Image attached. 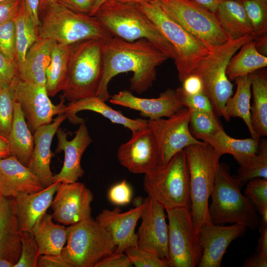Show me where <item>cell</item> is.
<instances>
[{
	"label": "cell",
	"mask_w": 267,
	"mask_h": 267,
	"mask_svg": "<svg viewBox=\"0 0 267 267\" xmlns=\"http://www.w3.org/2000/svg\"><path fill=\"white\" fill-rule=\"evenodd\" d=\"M51 214L46 213L33 228L40 255H60L67 239L68 229L55 223Z\"/></svg>",
	"instance_id": "cell-29"
},
{
	"label": "cell",
	"mask_w": 267,
	"mask_h": 267,
	"mask_svg": "<svg viewBox=\"0 0 267 267\" xmlns=\"http://www.w3.org/2000/svg\"><path fill=\"white\" fill-rule=\"evenodd\" d=\"M16 75L15 66L0 52V82L9 84Z\"/></svg>",
	"instance_id": "cell-50"
},
{
	"label": "cell",
	"mask_w": 267,
	"mask_h": 267,
	"mask_svg": "<svg viewBox=\"0 0 267 267\" xmlns=\"http://www.w3.org/2000/svg\"><path fill=\"white\" fill-rule=\"evenodd\" d=\"M262 69L250 74L253 98L251 121L255 138L258 139L267 135V75Z\"/></svg>",
	"instance_id": "cell-32"
},
{
	"label": "cell",
	"mask_w": 267,
	"mask_h": 267,
	"mask_svg": "<svg viewBox=\"0 0 267 267\" xmlns=\"http://www.w3.org/2000/svg\"><path fill=\"white\" fill-rule=\"evenodd\" d=\"M92 0H59L58 2L78 12L89 14Z\"/></svg>",
	"instance_id": "cell-52"
},
{
	"label": "cell",
	"mask_w": 267,
	"mask_h": 267,
	"mask_svg": "<svg viewBox=\"0 0 267 267\" xmlns=\"http://www.w3.org/2000/svg\"><path fill=\"white\" fill-rule=\"evenodd\" d=\"M117 159L133 174H145L159 165V153L154 137L148 128L132 132V136L119 147Z\"/></svg>",
	"instance_id": "cell-17"
},
{
	"label": "cell",
	"mask_w": 267,
	"mask_h": 267,
	"mask_svg": "<svg viewBox=\"0 0 267 267\" xmlns=\"http://www.w3.org/2000/svg\"><path fill=\"white\" fill-rule=\"evenodd\" d=\"M21 243L20 257L14 267H37L40 253L32 232L28 230L21 231Z\"/></svg>",
	"instance_id": "cell-42"
},
{
	"label": "cell",
	"mask_w": 267,
	"mask_h": 267,
	"mask_svg": "<svg viewBox=\"0 0 267 267\" xmlns=\"http://www.w3.org/2000/svg\"><path fill=\"white\" fill-rule=\"evenodd\" d=\"M236 176L229 166L219 163L216 170L214 187L209 205L211 222L214 224L240 223L254 230L259 227L261 218L248 198L241 192Z\"/></svg>",
	"instance_id": "cell-3"
},
{
	"label": "cell",
	"mask_w": 267,
	"mask_h": 267,
	"mask_svg": "<svg viewBox=\"0 0 267 267\" xmlns=\"http://www.w3.org/2000/svg\"><path fill=\"white\" fill-rule=\"evenodd\" d=\"M215 13L230 40L252 35L249 20L240 0H222Z\"/></svg>",
	"instance_id": "cell-31"
},
{
	"label": "cell",
	"mask_w": 267,
	"mask_h": 267,
	"mask_svg": "<svg viewBox=\"0 0 267 267\" xmlns=\"http://www.w3.org/2000/svg\"><path fill=\"white\" fill-rule=\"evenodd\" d=\"M143 207V203L124 213L121 212L119 207L112 210L106 209L96 217V222L108 233L116 246L114 253H123L129 247L137 246L135 229Z\"/></svg>",
	"instance_id": "cell-20"
},
{
	"label": "cell",
	"mask_w": 267,
	"mask_h": 267,
	"mask_svg": "<svg viewBox=\"0 0 267 267\" xmlns=\"http://www.w3.org/2000/svg\"><path fill=\"white\" fill-rule=\"evenodd\" d=\"M190 175L191 211L196 235L204 225L212 223L209 199L213 191L217 168L222 156L205 141L184 149Z\"/></svg>",
	"instance_id": "cell-4"
},
{
	"label": "cell",
	"mask_w": 267,
	"mask_h": 267,
	"mask_svg": "<svg viewBox=\"0 0 267 267\" xmlns=\"http://www.w3.org/2000/svg\"><path fill=\"white\" fill-rule=\"evenodd\" d=\"M222 129L216 114L190 110L189 129L196 139L213 134Z\"/></svg>",
	"instance_id": "cell-39"
},
{
	"label": "cell",
	"mask_w": 267,
	"mask_h": 267,
	"mask_svg": "<svg viewBox=\"0 0 267 267\" xmlns=\"http://www.w3.org/2000/svg\"><path fill=\"white\" fill-rule=\"evenodd\" d=\"M199 139L208 143L222 155H231L239 165L257 153L260 140L252 137L236 139L229 136L223 129L213 134L201 136Z\"/></svg>",
	"instance_id": "cell-30"
},
{
	"label": "cell",
	"mask_w": 267,
	"mask_h": 267,
	"mask_svg": "<svg viewBox=\"0 0 267 267\" xmlns=\"http://www.w3.org/2000/svg\"><path fill=\"white\" fill-rule=\"evenodd\" d=\"M21 0L0 2V25L14 18Z\"/></svg>",
	"instance_id": "cell-49"
},
{
	"label": "cell",
	"mask_w": 267,
	"mask_h": 267,
	"mask_svg": "<svg viewBox=\"0 0 267 267\" xmlns=\"http://www.w3.org/2000/svg\"><path fill=\"white\" fill-rule=\"evenodd\" d=\"M132 196V187L126 179L113 185L108 193L110 202L117 206H124L129 204Z\"/></svg>",
	"instance_id": "cell-46"
},
{
	"label": "cell",
	"mask_w": 267,
	"mask_h": 267,
	"mask_svg": "<svg viewBox=\"0 0 267 267\" xmlns=\"http://www.w3.org/2000/svg\"><path fill=\"white\" fill-rule=\"evenodd\" d=\"M44 187L27 166L9 156L0 159V195L15 198L20 193H33Z\"/></svg>",
	"instance_id": "cell-23"
},
{
	"label": "cell",
	"mask_w": 267,
	"mask_h": 267,
	"mask_svg": "<svg viewBox=\"0 0 267 267\" xmlns=\"http://www.w3.org/2000/svg\"><path fill=\"white\" fill-rule=\"evenodd\" d=\"M0 52L15 66L14 18L0 25Z\"/></svg>",
	"instance_id": "cell-44"
},
{
	"label": "cell",
	"mask_w": 267,
	"mask_h": 267,
	"mask_svg": "<svg viewBox=\"0 0 267 267\" xmlns=\"http://www.w3.org/2000/svg\"><path fill=\"white\" fill-rule=\"evenodd\" d=\"M55 182L44 189L33 193H20L15 198L16 215L20 231H31L51 206L60 184Z\"/></svg>",
	"instance_id": "cell-25"
},
{
	"label": "cell",
	"mask_w": 267,
	"mask_h": 267,
	"mask_svg": "<svg viewBox=\"0 0 267 267\" xmlns=\"http://www.w3.org/2000/svg\"><path fill=\"white\" fill-rule=\"evenodd\" d=\"M244 192L261 215L262 220L267 222V178H258L249 180Z\"/></svg>",
	"instance_id": "cell-40"
},
{
	"label": "cell",
	"mask_w": 267,
	"mask_h": 267,
	"mask_svg": "<svg viewBox=\"0 0 267 267\" xmlns=\"http://www.w3.org/2000/svg\"><path fill=\"white\" fill-rule=\"evenodd\" d=\"M112 1L122 3H130V4H139L144 2H149L152 0H109Z\"/></svg>",
	"instance_id": "cell-61"
},
{
	"label": "cell",
	"mask_w": 267,
	"mask_h": 267,
	"mask_svg": "<svg viewBox=\"0 0 267 267\" xmlns=\"http://www.w3.org/2000/svg\"><path fill=\"white\" fill-rule=\"evenodd\" d=\"M252 39L254 36L249 34L228 41L204 57L192 73L201 79L203 92L211 101L216 114L223 117L226 121L230 119L226 114L225 106L233 95V88L226 76V68L232 56L245 43Z\"/></svg>",
	"instance_id": "cell-8"
},
{
	"label": "cell",
	"mask_w": 267,
	"mask_h": 267,
	"mask_svg": "<svg viewBox=\"0 0 267 267\" xmlns=\"http://www.w3.org/2000/svg\"><path fill=\"white\" fill-rule=\"evenodd\" d=\"M41 0H24L28 13L36 27L40 24L39 7Z\"/></svg>",
	"instance_id": "cell-54"
},
{
	"label": "cell",
	"mask_w": 267,
	"mask_h": 267,
	"mask_svg": "<svg viewBox=\"0 0 267 267\" xmlns=\"http://www.w3.org/2000/svg\"><path fill=\"white\" fill-rule=\"evenodd\" d=\"M59 0H41L39 7V15L45 8L49 5L56 3Z\"/></svg>",
	"instance_id": "cell-60"
},
{
	"label": "cell",
	"mask_w": 267,
	"mask_h": 267,
	"mask_svg": "<svg viewBox=\"0 0 267 267\" xmlns=\"http://www.w3.org/2000/svg\"><path fill=\"white\" fill-rule=\"evenodd\" d=\"M21 243L15 198L0 195V259L13 265L21 255Z\"/></svg>",
	"instance_id": "cell-24"
},
{
	"label": "cell",
	"mask_w": 267,
	"mask_h": 267,
	"mask_svg": "<svg viewBox=\"0 0 267 267\" xmlns=\"http://www.w3.org/2000/svg\"><path fill=\"white\" fill-rule=\"evenodd\" d=\"M13 103L9 84L0 82V132L7 138L13 119Z\"/></svg>",
	"instance_id": "cell-41"
},
{
	"label": "cell",
	"mask_w": 267,
	"mask_h": 267,
	"mask_svg": "<svg viewBox=\"0 0 267 267\" xmlns=\"http://www.w3.org/2000/svg\"><path fill=\"white\" fill-rule=\"evenodd\" d=\"M9 86L13 100L19 103L33 134L38 128L50 124L55 115L65 112L66 105L63 95L61 96L58 104H53L45 85L25 82L16 75Z\"/></svg>",
	"instance_id": "cell-13"
},
{
	"label": "cell",
	"mask_w": 267,
	"mask_h": 267,
	"mask_svg": "<svg viewBox=\"0 0 267 267\" xmlns=\"http://www.w3.org/2000/svg\"><path fill=\"white\" fill-rule=\"evenodd\" d=\"M169 220L168 249L170 267H195L202 256L191 209L181 207L166 210Z\"/></svg>",
	"instance_id": "cell-12"
},
{
	"label": "cell",
	"mask_w": 267,
	"mask_h": 267,
	"mask_svg": "<svg viewBox=\"0 0 267 267\" xmlns=\"http://www.w3.org/2000/svg\"><path fill=\"white\" fill-rule=\"evenodd\" d=\"M10 155L8 139L0 132V159L6 158Z\"/></svg>",
	"instance_id": "cell-58"
},
{
	"label": "cell",
	"mask_w": 267,
	"mask_h": 267,
	"mask_svg": "<svg viewBox=\"0 0 267 267\" xmlns=\"http://www.w3.org/2000/svg\"><path fill=\"white\" fill-rule=\"evenodd\" d=\"M143 209L138 228L137 247L169 261L168 226L164 207L148 196L143 200Z\"/></svg>",
	"instance_id": "cell-15"
},
{
	"label": "cell",
	"mask_w": 267,
	"mask_h": 267,
	"mask_svg": "<svg viewBox=\"0 0 267 267\" xmlns=\"http://www.w3.org/2000/svg\"><path fill=\"white\" fill-rule=\"evenodd\" d=\"M61 255L73 267H94L116 249L108 233L91 217L67 226Z\"/></svg>",
	"instance_id": "cell-10"
},
{
	"label": "cell",
	"mask_w": 267,
	"mask_h": 267,
	"mask_svg": "<svg viewBox=\"0 0 267 267\" xmlns=\"http://www.w3.org/2000/svg\"><path fill=\"white\" fill-rule=\"evenodd\" d=\"M143 188L148 196L165 210L181 207L191 209L190 175L184 150L144 174Z\"/></svg>",
	"instance_id": "cell-6"
},
{
	"label": "cell",
	"mask_w": 267,
	"mask_h": 267,
	"mask_svg": "<svg viewBox=\"0 0 267 267\" xmlns=\"http://www.w3.org/2000/svg\"><path fill=\"white\" fill-rule=\"evenodd\" d=\"M108 0H92V5L89 15L94 16L99 8Z\"/></svg>",
	"instance_id": "cell-59"
},
{
	"label": "cell",
	"mask_w": 267,
	"mask_h": 267,
	"mask_svg": "<svg viewBox=\"0 0 267 267\" xmlns=\"http://www.w3.org/2000/svg\"><path fill=\"white\" fill-rule=\"evenodd\" d=\"M200 6L215 13L222 0H192Z\"/></svg>",
	"instance_id": "cell-57"
},
{
	"label": "cell",
	"mask_w": 267,
	"mask_h": 267,
	"mask_svg": "<svg viewBox=\"0 0 267 267\" xmlns=\"http://www.w3.org/2000/svg\"><path fill=\"white\" fill-rule=\"evenodd\" d=\"M242 266L244 267H267V256L256 252L244 261Z\"/></svg>",
	"instance_id": "cell-55"
},
{
	"label": "cell",
	"mask_w": 267,
	"mask_h": 267,
	"mask_svg": "<svg viewBox=\"0 0 267 267\" xmlns=\"http://www.w3.org/2000/svg\"><path fill=\"white\" fill-rule=\"evenodd\" d=\"M113 36L134 42L146 39L174 60V47L155 23L136 4L107 0L94 15Z\"/></svg>",
	"instance_id": "cell-2"
},
{
	"label": "cell",
	"mask_w": 267,
	"mask_h": 267,
	"mask_svg": "<svg viewBox=\"0 0 267 267\" xmlns=\"http://www.w3.org/2000/svg\"><path fill=\"white\" fill-rule=\"evenodd\" d=\"M10 0H0V2L6 1H10Z\"/></svg>",
	"instance_id": "cell-62"
},
{
	"label": "cell",
	"mask_w": 267,
	"mask_h": 267,
	"mask_svg": "<svg viewBox=\"0 0 267 267\" xmlns=\"http://www.w3.org/2000/svg\"><path fill=\"white\" fill-rule=\"evenodd\" d=\"M167 56L146 39L129 42L116 37L104 40L102 46L101 76L96 93L104 101L110 97L108 84L115 76L131 72L130 89L141 93L151 87L156 79V67Z\"/></svg>",
	"instance_id": "cell-1"
},
{
	"label": "cell",
	"mask_w": 267,
	"mask_h": 267,
	"mask_svg": "<svg viewBox=\"0 0 267 267\" xmlns=\"http://www.w3.org/2000/svg\"><path fill=\"white\" fill-rule=\"evenodd\" d=\"M56 42L39 39L29 49L22 64L16 69L17 76L31 83L45 85L46 73Z\"/></svg>",
	"instance_id": "cell-27"
},
{
	"label": "cell",
	"mask_w": 267,
	"mask_h": 267,
	"mask_svg": "<svg viewBox=\"0 0 267 267\" xmlns=\"http://www.w3.org/2000/svg\"><path fill=\"white\" fill-rule=\"evenodd\" d=\"M105 40L90 39L71 45L68 77L62 90L69 102L96 95L102 68Z\"/></svg>",
	"instance_id": "cell-7"
},
{
	"label": "cell",
	"mask_w": 267,
	"mask_h": 267,
	"mask_svg": "<svg viewBox=\"0 0 267 267\" xmlns=\"http://www.w3.org/2000/svg\"><path fill=\"white\" fill-rule=\"evenodd\" d=\"M259 227L260 235L256 252L267 256V222L261 220Z\"/></svg>",
	"instance_id": "cell-53"
},
{
	"label": "cell",
	"mask_w": 267,
	"mask_h": 267,
	"mask_svg": "<svg viewBox=\"0 0 267 267\" xmlns=\"http://www.w3.org/2000/svg\"><path fill=\"white\" fill-rule=\"evenodd\" d=\"M109 99L112 104L139 111L142 116L149 120L171 117L183 107L176 90L172 89H167L155 98L136 97L131 92L124 90Z\"/></svg>",
	"instance_id": "cell-21"
},
{
	"label": "cell",
	"mask_w": 267,
	"mask_h": 267,
	"mask_svg": "<svg viewBox=\"0 0 267 267\" xmlns=\"http://www.w3.org/2000/svg\"><path fill=\"white\" fill-rule=\"evenodd\" d=\"M56 134L58 142L55 152L63 151L64 159L61 171L53 176V182L77 181L85 173L81 165L82 155L92 141L85 121L80 124L75 136L71 140L67 139L68 134L59 127Z\"/></svg>",
	"instance_id": "cell-18"
},
{
	"label": "cell",
	"mask_w": 267,
	"mask_h": 267,
	"mask_svg": "<svg viewBox=\"0 0 267 267\" xmlns=\"http://www.w3.org/2000/svg\"><path fill=\"white\" fill-rule=\"evenodd\" d=\"M247 227L240 223L232 225L210 223L200 229L198 238L202 251L199 267H220L223 256L230 244L242 236Z\"/></svg>",
	"instance_id": "cell-19"
},
{
	"label": "cell",
	"mask_w": 267,
	"mask_h": 267,
	"mask_svg": "<svg viewBox=\"0 0 267 267\" xmlns=\"http://www.w3.org/2000/svg\"><path fill=\"white\" fill-rule=\"evenodd\" d=\"M176 90L180 102L183 107L188 108L191 111L216 114L211 101L203 92L194 94H188L185 93L180 87Z\"/></svg>",
	"instance_id": "cell-45"
},
{
	"label": "cell",
	"mask_w": 267,
	"mask_h": 267,
	"mask_svg": "<svg viewBox=\"0 0 267 267\" xmlns=\"http://www.w3.org/2000/svg\"><path fill=\"white\" fill-rule=\"evenodd\" d=\"M89 110L101 114L112 123L123 125L132 131L143 129L148 127V120L138 118L132 119L124 116L106 104L96 96H91L69 102L66 105L64 114L69 122L75 125L80 124L85 120L76 114L81 111Z\"/></svg>",
	"instance_id": "cell-26"
},
{
	"label": "cell",
	"mask_w": 267,
	"mask_h": 267,
	"mask_svg": "<svg viewBox=\"0 0 267 267\" xmlns=\"http://www.w3.org/2000/svg\"><path fill=\"white\" fill-rule=\"evenodd\" d=\"M190 110L182 107L173 116L148 120L158 148L159 165L167 163L176 154L187 146L201 141L189 129Z\"/></svg>",
	"instance_id": "cell-14"
},
{
	"label": "cell",
	"mask_w": 267,
	"mask_h": 267,
	"mask_svg": "<svg viewBox=\"0 0 267 267\" xmlns=\"http://www.w3.org/2000/svg\"><path fill=\"white\" fill-rule=\"evenodd\" d=\"M37 267H73L61 255H40Z\"/></svg>",
	"instance_id": "cell-48"
},
{
	"label": "cell",
	"mask_w": 267,
	"mask_h": 267,
	"mask_svg": "<svg viewBox=\"0 0 267 267\" xmlns=\"http://www.w3.org/2000/svg\"><path fill=\"white\" fill-rule=\"evenodd\" d=\"M42 12L39 39L71 45L86 40H106L113 37L95 16L74 11L58 2Z\"/></svg>",
	"instance_id": "cell-5"
},
{
	"label": "cell",
	"mask_w": 267,
	"mask_h": 267,
	"mask_svg": "<svg viewBox=\"0 0 267 267\" xmlns=\"http://www.w3.org/2000/svg\"><path fill=\"white\" fill-rule=\"evenodd\" d=\"M65 119L64 113L59 114L50 124L38 128L33 134L34 148L27 167L44 188L54 183V175L50 167L51 159L54 156L51 144L57 129Z\"/></svg>",
	"instance_id": "cell-22"
},
{
	"label": "cell",
	"mask_w": 267,
	"mask_h": 267,
	"mask_svg": "<svg viewBox=\"0 0 267 267\" xmlns=\"http://www.w3.org/2000/svg\"><path fill=\"white\" fill-rule=\"evenodd\" d=\"M254 37L267 34V0H241Z\"/></svg>",
	"instance_id": "cell-38"
},
{
	"label": "cell",
	"mask_w": 267,
	"mask_h": 267,
	"mask_svg": "<svg viewBox=\"0 0 267 267\" xmlns=\"http://www.w3.org/2000/svg\"><path fill=\"white\" fill-rule=\"evenodd\" d=\"M234 80L236 89L233 95L228 99L225 104L226 114L229 119L232 117L242 119L246 125L251 137L255 138L251 121V75L238 77Z\"/></svg>",
	"instance_id": "cell-35"
},
{
	"label": "cell",
	"mask_w": 267,
	"mask_h": 267,
	"mask_svg": "<svg viewBox=\"0 0 267 267\" xmlns=\"http://www.w3.org/2000/svg\"><path fill=\"white\" fill-rule=\"evenodd\" d=\"M253 39L245 43L230 59L226 70L230 81L267 67V56L257 50Z\"/></svg>",
	"instance_id": "cell-33"
},
{
	"label": "cell",
	"mask_w": 267,
	"mask_h": 267,
	"mask_svg": "<svg viewBox=\"0 0 267 267\" xmlns=\"http://www.w3.org/2000/svg\"><path fill=\"white\" fill-rule=\"evenodd\" d=\"M255 46L257 50L262 55H267V34L254 38Z\"/></svg>",
	"instance_id": "cell-56"
},
{
	"label": "cell",
	"mask_w": 267,
	"mask_h": 267,
	"mask_svg": "<svg viewBox=\"0 0 267 267\" xmlns=\"http://www.w3.org/2000/svg\"><path fill=\"white\" fill-rule=\"evenodd\" d=\"M71 45L55 43L46 73L45 88L49 96L62 91L68 77Z\"/></svg>",
	"instance_id": "cell-34"
},
{
	"label": "cell",
	"mask_w": 267,
	"mask_h": 267,
	"mask_svg": "<svg viewBox=\"0 0 267 267\" xmlns=\"http://www.w3.org/2000/svg\"><path fill=\"white\" fill-rule=\"evenodd\" d=\"M180 87L188 94H194L203 92V86L201 79L196 74H191L182 82Z\"/></svg>",
	"instance_id": "cell-51"
},
{
	"label": "cell",
	"mask_w": 267,
	"mask_h": 267,
	"mask_svg": "<svg viewBox=\"0 0 267 267\" xmlns=\"http://www.w3.org/2000/svg\"><path fill=\"white\" fill-rule=\"evenodd\" d=\"M133 267V265L125 253H113L100 260L94 266V267Z\"/></svg>",
	"instance_id": "cell-47"
},
{
	"label": "cell",
	"mask_w": 267,
	"mask_h": 267,
	"mask_svg": "<svg viewBox=\"0 0 267 267\" xmlns=\"http://www.w3.org/2000/svg\"><path fill=\"white\" fill-rule=\"evenodd\" d=\"M54 195L50 207L56 222L70 225L91 217L94 197L84 183H61Z\"/></svg>",
	"instance_id": "cell-16"
},
{
	"label": "cell",
	"mask_w": 267,
	"mask_h": 267,
	"mask_svg": "<svg viewBox=\"0 0 267 267\" xmlns=\"http://www.w3.org/2000/svg\"></svg>",
	"instance_id": "cell-63"
},
{
	"label": "cell",
	"mask_w": 267,
	"mask_h": 267,
	"mask_svg": "<svg viewBox=\"0 0 267 267\" xmlns=\"http://www.w3.org/2000/svg\"><path fill=\"white\" fill-rule=\"evenodd\" d=\"M137 6L159 28L174 48L178 80L182 82L210 52L179 24L169 17L156 0Z\"/></svg>",
	"instance_id": "cell-9"
},
{
	"label": "cell",
	"mask_w": 267,
	"mask_h": 267,
	"mask_svg": "<svg viewBox=\"0 0 267 267\" xmlns=\"http://www.w3.org/2000/svg\"><path fill=\"white\" fill-rule=\"evenodd\" d=\"M10 156L28 166L34 148V136L30 130L19 103H13V116L7 137Z\"/></svg>",
	"instance_id": "cell-28"
},
{
	"label": "cell",
	"mask_w": 267,
	"mask_h": 267,
	"mask_svg": "<svg viewBox=\"0 0 267 267\" xmlns=\"http://www.w3.org/2000/svg\"><path fill=\"white\" fill-rule=\"evenodd\" d=\"M16 56L15 67L23 63L30 47L39 39L38 28L27 10L24 0H21L14 17Z\"/></svg>",
	"instance_id": "cell-36"
},
{
	"label": "cell",
	"mask_w": 267,
	"mask_h": 267,
	"mask_svg": "<svg viewBox=\"0 0 267 267\" xmlns=\"http://www.w3.org/2000/svg\"><path fill=\"white\" fill-rule=\"evenodd\" d=\"M166 14L179 24L210 52L229 39L216 14L192 0H156Z\"/></svg>",
	"instance_id": "cell-11"
},
{
	"label": "cell",
	"mask_w": 267,
	"mask_h": 267,
	"mask_svg": "<svg viewBox=\"0 0 267 267\" xmlns=\"http://www.w3.org/2000/svg\"><path fill=\"white\" fill-rule=\"evenodd\" d=\"M124 253L128 256L132 265L136 267H169L167 260L161 259L155 254L139 248L131 246Z\"/></svg>",
	"instance_id": "cell-43"
},
{
	"label": "cell",
	"mask_w": 267,
	"mask_h": 267,
	"mask_svg": "<svg viewBox=\"0 0 267 267\" xmlns=\"http://www.w3.org/2000/svg\"><path fill=\"white\" fill-rule=\"evenodd\" d=\"M236 176L241 185L244 186L250 179L255 178H267V140H260L257 153L245 163L239 165Z\"/></svg>",
	"instance_id": "cell-37"
}]
</instances>
